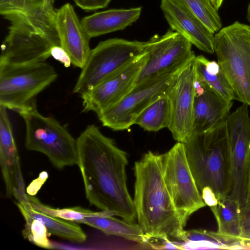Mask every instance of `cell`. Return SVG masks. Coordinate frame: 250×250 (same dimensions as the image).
<instances>
[{
    "label": "cell",
    "mask_w": 250,
    "mask_h": 250,
    "mask_svg": "<svg viewBox=\"0 0 250 250\" xmlns=\"http://www.w3.org/2000/svg\"><path fill=\"white\" fill-rule=\"evenodd\" d=\"M76 140L77 165L87 200L101 210L136 223L133 200L127 187L126 153L94 125H88Z\"/></svg>",
    "instance_id": "cell-1"
},
{
    "label": "cell",
    "mask_w": 250,
    "mask_h": 250,
    "mask_svg": "<svg viewBox=\"0 0 250 250\" xmlns=\"http://www.w3.org/2000/svg\"><path fill=\"white\" fill-rule=\"evenodd\" d=\"M133 202L138 224L151 239L186 240L185 231L167 188L162 154L151 151L135 162Z\"/></svg>",
    "instance_id": "cell-2"
},
{
    "label": "cell",
    "mask_w": 250,
    "mask_h": 250,
    "mask_svg": "<svg viewBox=\"0 0 250 250\" xmlns=\"http://www.w3.org/2000/svg\"><path fill=\"white\" fill-rule=\"evenodd\" d=\"M53 3L45 0L37 7L3 16L10 25L1 46L0 64L43 62L53 47L61 46Z\"/></svg>",
    "instance_id": "cell-3"
},
{
    "label": "cell",
    "mask_w": 250,
    "mask_h": 250,
    "mask_svg": "<svg viewBox=\"0 0 250 250\" xmlns=\"http://www.w3.org/2000/svg\"><path fill=\"white\" fill-rule=\"evenodd\" d=\"M188 161L201 193L209 187L218 200L228 197L226 121L205 132L194 133L184 143Z\"/></svg>",
    "instance_id": "cell-4"
},
{
    "label": "cell",
    "mask_w": 250,
    "mask_h": 250,
    "mask_svg": "<svg viewBox=\"0 0 250 250\" xmlns=\"http://www.w3.org/2000/svg\"><path fill=\"white\" fill-rule=\"evenodd\" d=\"M18 112L25 125L27 149L43 154L59 169L77 165V140L56 119L41 114L36 101Z\"/></svg>",
    "instance_id": "cell-5"
},
{
    "label": "cell",
    "mask_w": 250,
    "mask_h": 250,
    "mask_svg": "<svg viewBox=\"0 0 250 250\" xmlns=\"http://www.w3.org/2000/svg\"><path fill=\"white\" fill-rule=\"evenodd\" d=\"M213 45L235 100L250 105V25L236 21L222 28Z\"/></svg>",
    "instance_id": "cell-6"
},
{
    "label": "cell",
    "mask_w": 250,
    "mask_h": 250,
    "mask_svg": "<svg viewBox=\"0 0 250 250\" xmlns=\"http://www.w3.org/2000/svg\"><path fill=\"white\" fill-rule=\"evenodd\" d=\"M147 42L114 38L99 42L91 49L74 87L81 95L145 54Z\"/></svg>",
    "instance_id": "cell-7"
},
{
    "label": "cell",
    "mask_w": 250,
    "mask_h": 250,
    "mask_svg": "<svg viewBox=\"0 0 250 250\" xmlns=\"http://www.w3.org/2000/svg\"><path fill=\"white\" fill-rule=\"evenodd\" d=\"M57 77L54 67L45 62L0 64V106L19 112Z\"/></svg>",
    "instance_id": "cell-8"
},
{
    "label": "cell",
    "mask_w": 250,
    "mask_h": 250,
    "mask_svg": "<svg viewBox=\"0 0 250 250\" xmlns=\"http://www.w3.org/2000/svg\"><path fill=\"white\" fill-rule=\"evenodd\" d=\"M243 104L226 120L228 151V197L241 208L246 203L247 181L250 156V117Z\"/></svg>",
    "instance_id": "cell-9"
},
{
    "label": "cell",
    "mask_w": 250,
    "mask_h": 250,
    "mask_svg": "<svg viewBox=\"0 0 250 250\" xmlns=\"http://www.w3.org/2000/svg\"><path fill=\"white\" fill-rule=\"evenodd\" d=\"M164 179L181 223L206 204L198 188L186 156L185 145L178 142L162 154Z\"/></svg>",
    "instance_id": "cell-10"
},
{
    "label": "cell",
    "mask_w": 250,
    "mask_h": 250,
    "mask_svg": "<svg viewBox=\"0 0 250 250\" xmlns=\"http://www.w3.org/2000/svg\"><path fill=\"white\" fill-rule=\"evenodd\" d=\"M148 42L146 59L135 85L157 77L177 74L196 57L192 44L172 30L162 36L155 35Z\"/></svg>",
    "instance_id": "cell-11"
},
{
    "label": "cell",
    "mask_w": 250,
    "mask_h": 250,
    "mask_svg": "<svg viewBox=\"0 0 250 250\" xmlns=\"http://www.w3.org/2000/svg\"><path fill=\"white\" fill-rule=\"evenodd\" d=\"M177 74L157 77L135 85L120 101L98 115L99 120L104 126L114 130L129 128L146 107L167 94Z\"/></svg>",
    "instance_id": "cell-12"
},
{
    "label": "cell",
    "mask_w": 250,
    "mask_h": 250,
    "mask_svg": "<svg viewBox=\"0 0 250 250\" xmlns=\"http://www.w3.org/2000/svg\"><path fill=\"white\" fill-rule=\"evenodd\" d=\"M195 58L177 74L167 92L171 105V119L168 128L174 140L184 144L193 133Z\"/></svg>",
    "instance_id": "cell-13"
},
{
    "label": "cell",
    "mask_w": 250,
    "mask_h": 250,
    "mask_svg": "<svg viewBox=\"0 0 250 250\" xmlns=\"http://www.w3.org/2000/svg\"><path fill=\"white\" fill-rule=\"evenodd\" d=\"M145 54L82 94L83 111L97 115L116 104L134 87L146 59Z\"/></svg>",
    "instance_id": "cell-14"
},
{
    "label": "cell",
    "mask_w": 250,
    "mask_h": 250,
    "mask_svg": "<svg viewBox=\"0 0 250 250\" xmlns=\"http://www.w3.org/2000/svg\"><path fill=\"white\" fill-rule=\"evenodd\" d=\"M7 108L0 106V165L6 196H13L20 203L29 202L25 191L20 157Z\"/></svg>",
    "instance_id": "cell-15"
},
{
    "label": "cell",
    "mask_w": 250,
    "mask_h": 250,
    "mask_svg": "<svg viewBox=\"0 0 250 250\" xmlns=\"http://www.w3.org/2000/svg\"><path fill=\"white\" fill-rule=\"evenodd\" d=\"M160 7L171 30L199 50L208 54L214 53V34L192 13L172 0H161Z\"/></svg>",
    "instance_id": "cell-16"
},
{
    "label": "cell",
    "mask_w": 250,
    "mask_h": 250,
    "mask_svg": "<svg viewBox=\"0 0 250 250\" xmlns=\"http://www.w3.org/2000/svg\"><path fill=\"white\" fill-rule=\"evenodd\" d=\"M55 20L62 47L69 56L72 64L82 68L91 50L90 38L72 5L67 3L57 10Z\"/></svg>",
    "instance_id": "cell-17"
},
{
    "label": "cell",
    "mask_w": 250,
    "mask_h": 250,
    "mask_svg": "<svg viewBox=\"0 0 250 250\" xmlns=\"http://www.w3.org/2000/svg\"><path fill=\"white\" fill-rule=\"evenodd\" d=\"M204 93L195 96L192 129L193 133L208 131L224 123L229 116L232 102L225 100L203 81Z\"/></svg>",
    "instance_id": "cell-18"
},
{
    "label": "cell",
    "mask_w": 250,
    "mask_h": 250,
    "mask_svg": "<svg viewBox=\"0 0 250 250\" xmlns=\"http://www.w3.org/2000/svg\"><path fill=\"white\" fill-rule=\"evenodd\" d=\"M141 11V7L112 9L85 17L81 22L84 31L91 39L124 30L138 20Z\"/></svg>",
    "instance_id": "cell-19"
},
{
    "label": "cell",
    "mask_w": 250,
    "mask_h": 250,
    "mask_svg": "<svg viewBox=\"0 0 250 250\" xmlns=\"http://www.w3.org/2000/svg\"><path fill=\"white\" fill-rule=\"evenodd\" d=\"M113 216L109 215L88 216L80 220L78 224H85L101 230L106 235H113L145 245L152 249L147 237L138 224L130 223Z\"/></svg>",
    "instance_id": "cell-20"
},
{
    "label": "cell",
    "mask_w": 250,
    "mask_h": 250,
    "mask_svg": "<svg viewBox=\"0 0 250 250\" xmlns=\"http://www.w3.org/2000/svg\"><path fill=\"white\" fill-rule=\"evenodd\" d=\"M21 205L30 215L43 223L50 234L72 243H83L86 241V235L78 223L37 210L32 208L30 202Z\"/></svg>",
    "instance_id": "cell-21"
},
{
    "label": "cell",
    "mask_w": 250,
    "mask_h": 250,
    "mask_svg": "<svg viewBox=\"0 0 250 250\" xmlns=\"http://www.w3.org/2000/svg\"><path fill=\"white\" fill-rule=\"evenodd\" d=\"M210 208L217 222V232L225 237L241 239L240 208L237 203L227 197Z\"/></svg>",
    "instance_id": "cell-22"
},
{
    "label": "cell",
    "mask_w": 250,
    "mask_h": 250,
    "mask_svg": "<svg viewBox=\"0 0 250 250\" xmlns=\"http://www.w3.org/2000/svg\"><path fill=\"white\" fill-rule=\"evenodd\" d=\"M171 119V105L167 94L155 100L136 119L134 124L148 131H158L168 127Z\"/></svg>",
    "instance_id": "cell-23"
},
{
    "label": "cell",
    "mask_w": 250,
    "mask_h": 250,
    "mask_svg": "<svg viewBox=\"0 0 250 250\" xmlns=\"http://www.w3.org/2000/svg\"><path fill=\"white\" fill-rule=\"evenodd\" d=\"M205 58L202 55L195 57L196 77L227 101L231 102L233 100H235L232 88L222 69L216 75L208 73L206 69Z\"/></svg>",
    "instance_id": "cell-24"
},
{
    "label": "cell",
    "mask_w": 250,
    "mask_h": 250,
    "mask_svg": "<svg viewBox=\"0 0 250 250\" xmlns=\"http://www.w3.org/2000/svg\"><path fill=\"white\" fill-rule=\"evenodd\" d=\"M28 198L33 208L49 215L76 223L88 216L103 215L115 216L113 212L109 211H93L81 207L63 208H54L42 204L39 199L32 195H28Z\"/></svg>",
    "instance_id": "cell-25"
},
{
    "label": "cell",
    "mask_w": 250,
    "mask_h": 250,
    "mask_svg": "<svg viewBox=\"0 0 250 250\" xmlns=\"http://www.w3.org/2000/svg\"><path fill=\"white\" fill-rule=\"evenodd\" d=\"M182 5L198 18L213 33L218 32L222 23L218 11L209 0H172Z\"/></svg>",
    "instance_id": "cell-26"
},
{
    "label": "cell",
    "mask_w": 250,
    "mask_h": 250,
    "mask_svg": "<svg viewBox=\"0 0 250 250\" xmlns=\"http://www.w3.org/2000/svg\"><path fill=\"white\" fill-rule=\"evenodd\" d=\"M16 204L25 222L22 230L23 237L38 247L53 249L52 244L48 239L50 233L43 223L30 215L21 204L18 202Z\"/></svg>",
    "instance_id": "cell-27"
},
{
    "label": "cell",
    "mask_w": 250,
    "mask_h": 250,
    "mask_svg": "<svg viewBox=\"0 0 250 250\" xmlns=\"http://www.w3.org/2000/svg\"><path fill=\"white\" fill-rule=\"evenodd\" d=\"M45 0H0L1 15L20 12L41 5Z\"/></svg>",
    "instance_id": "cell-28"
},
{
    "label": "cell",
    "mask_w": 250,
    "mask_h": 250,
    "mask_svg": "<svg viewBox=\"0 0 250 250\" xmlns=\"http://www.w3.org/2000/svg\"><path fill=\"white\" fill-rule=\"evenodd\" d=\"M241 239H250V200L240 208Z\"/></svg>",
    "instance_id": "cell-29"
},
{
    "label": "cell",
    "mask_w": 250,
    "mask_h": 250,
    "mask_svg": "<svg viewBox=\"0 0 250 250\" xmlns=\"http://www.w3.org/2000/svg\"><path fill=\"white\" fill-rule=\"evenodd\" d=\"M181 243L182 250L221 249L218 244L208 241H187Z\"/></svg>",
    "instance_id": "cell-30"
},
{
    "label": "cell",
    "mask_w": 250,
    "mask_h": 250,
    "mask_svg": "<svg viewBox=\"0 0 250 250\" xmlns=\"http://www.w3.org/2000/svg\"><path fill=\"white\" fill-rule=\"evenodd\" d=\"M75 4L86 11L95 10L106 7L111 0H73Z\"/></svg>",
    "instance_id": "cell-31"
},
{
    "label": "cell",
    "mask_w": 250,
    "mask_h": 250,
    "mask_svg": "<svg viewBox=\"0 0 250 250\" xmlns=\"http://www.w3.org/2000/svg\"><path fill=\"white\" fill-rule=\"evenodd\" d=\"M51 56L61 62L65 67H69L72 64L69 56L61 46L53 47L51 50Z\"/></svg>",
    "instance_id": "cell-32"
},
{
    "label": "cell",
    "mask_w": 250,
    "mask_h": 250,
    "mask_svg": "<svg viewBox=\"0 0 250 250\" xmlns=\"http://www.w3.org/2000/svg\"><path fill=\"white\" fill-rule=\"evenodd\" d=\"M201 194L206 205L211 207L218 204V200L210 188L208 187L204 188L201 191Z\"/></svg>",
    "instance_id": "cell-33"
},
{
    "label": "cell",
    "mask_w": 250,
    "mask_h": 250,
    "mask_svg": "<svg viewBox=\"0 0 250 250\" xmlns=\"http://www.w3.org/2000/svg\"><path fill=\"white\" fill-rule=\"evenodd\" d=\"M250 200V156L247 173L246 203Z\"/></svg>",
    "instance_id": "cell-34"
},
{
    "label": "cell",
    "mask_w": 250,
    "mask_h": 250,
    "mask_svg": "<svg viewBox=\"0 0 250 250\" xmlns=\"http://www.w3.org/2000/svg\"><path fill=\"white\" fill-rule=\"evenodd\" d=\"M240 244L242 250H250V239H241Z\"/></svg>",
    "instance_id": "cell-35"
},
{
    "label": "cell",
    "mask_w": 250,
    "mask_h": 250,
    "mask_svg": "<svg viewBox=\"0 0 250 250\" xmlns=\"http://www.w3.org/2000/svg\"><path fill=\"white\" fill-rule=\"evenodd\" d=\"M214 7L218 11L224 0H209Z\"/></svg>",
    "instance_id": "cell-36"
},
{
    "label": "cell",
    "mask_w": 250,
    "mask_h": 250,
    "mask_svg": "<svg viewBox=\"0 0 250 250\" xmlns=\"http://www.w3.org/2000/svg\"><path fill=\"white\" fill-rule=\"evenodd\" d=\"M247 18L248 21L250 22V3L249 4L248 7Z\"/></svg>",
    "instance_id": "cell-37"
},
{
    "label": "cell",
    "mask_w": 250,
    "mask_h": 250,
    "mask_svg": "<svg viewBox=\"0 0 250 250\" xmlns=\"http://www.w3.org/2000/svg\"><path fill=\"white\" fill-rule=\"evenodd\" d=\"M249 149H250V145H249Z\"/></svg>",
    "instance_id": "cell-38"
}]
</instances>
